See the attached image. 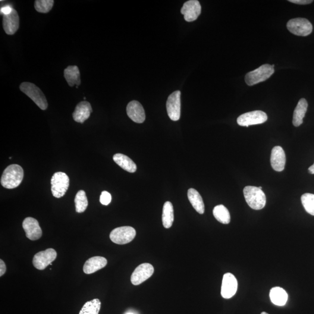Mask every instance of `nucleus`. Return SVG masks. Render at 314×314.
Masks as SVG:
<instances>
[{"label": "nucleus", "instance_id": "obj_16", "mask_svg": "<svg viewBox=\"0 0 314 314\" xmlns=\"http://www.w3.org/2000/svg\"><path fill=\"white\" fill-rule=\"evenodd\" d=\"M127 112L128 117L136 123L141 124L145 121V111L142 105L137 101L133 100L129 103Z\"/></svg>", "mask_w": 314, "mask_h": 314}, {"label": "nucleus", "instance_id": "obj_20", "mask_svg": "<svg viewBox=\"0 0 314 314\" xmlns=\"http://www.w3.org/2000/svg\"><path fill=\"white\" fill-rule=\"evenodd\" d=\"M113 159L116 164H117L126 171L134 173L137 170L136 164L133 161V160L127 156L120 153L116 154L113 157Z\"/></svg>", "mask_w": 314, "mask_h": 314}, {"label": "nucleus", "instance_id": "obj_3", "mask_svg": "<svg viewBox=\"0 0 314 314\" xmlns=\"http://www.w3.org/2000/svg\"><path fill=\"white\" fill-rule=\"evenodd\" d=\"M20 89L22 92L32 100L41 109L46 110L48 107V103L45 94L35 84L30 82H24L21 84Z\"/></svg>", "mask_w": 314, "mask_h": 314}, {"label": "nucleus", "instance_id": "obj_21", "mask_svg": "<svg viewBox=\"0 0 314 314\" xmlns=\"http://www.w3.org/2000/svg\"><path fill=\"white\" fill-rule=\"evenodd\" d=\"M307 108V100L305 99H300L293 113V124L294 127H299L303 123V119L305 117Z\"/></svg>", "mask_w": 314, "mask_h": 314}, {"label": "nucleus", "instance_id": "obj_36", "mask_svg": "<svg viewBox=\"0 0 314 314\" xmlns=\"http://www.w3.org/2000/svg\"><path fill=\"white\" fill-rule=\"evenodd\" d=\"M134 314V313H127V314Z\"/></svg>", "mask_w": 314, "mask_h": 314}, {"label": "nucleus", "instance_id": "obj_10", "mask_svg": "<svg viewBox=\"0 0 314 314\" xmlns=\"http://www.w3.org/2000/svg\"><path fill=\"white\" fill-rule=\"evenodd\" d=\"M181 94L180 91H175L168 97L166 102V109L169 118L177 121L181 117Z\"/></svg>", "mask_w": 314, "mask_h": 314}, {"label": "nucleus", "instance_id": "obj_32", "mask_svg": "<svg viewBox=\"0 0 314 314\" xmlns=\"http://www.w3.org/2000/svg\"><path fill=\"white\" fill-rule=\"evenodd\" d=\"M288 1L300 5L310 4L313 2L312 0H288Z\"/></svg>", "mask_w": 314, "mask_h": 314}, {"label": "nucleus", "instance_id": "obj_38", "mask_svg": "<svg viewBox=\"0 0 314 314\" xmlns=\"http://www.w3.org/2000/svg\"><path fill=\"white\" fill-rule=\"evenodd\" d=\"M259 188H260V189H262V187L260 186V187H259Z\"/></svg>", "mask_w": 314, "mask_h": 314}, {"label": "nucleus", "instance_id": "obj_26", "mask_svg": "<svg viewBox=\"0 0 314 314\" xmlns=\"http://www.w3.org/2000/svg\"><path fill=\"white\" fill-rule=\"evenodd\" d=\"M213 214L218 221L223 224H228L231 221V215L228 209L224 205H218L213 209Z\"/></svg>", "mask_w": 314, "mask_h": 314}, {"label": "nucleus", "instance_id": "obj_18", "mask_svg": "<svg viewBox=\"0 0 314 314\" xmlns=\"http://www.w3.org/2000/svg\"><path fill=\"white\" fill-rule=\"evenodd\" d=\"M93 111L90 104L86 101L81 102L78 104L72 114L75 121L78 123L83 124L90 117Z\"/></svg>", "mask_w": 314, "mask_h": 314}, {"label": "nucleus", "instance_id": "obj_30", "mask_svg": "<svg viewBox=\"0 0 314 314\" xmlns=\"http://www.w3.org/2000/svg\"><path fill=\"white\" fill-rule=\"evenodd\" d=\"M54 4L53 0H36L34 2V8L37 12L46 14L51 10Z\"/></svg>", "mask_w": 314, "mask_h": 314}, {"label": "nucleus", "instance_id": "obj_9", "mask_svg": "<svg viewBox=\"0 0 314 314\" xmlns=\"http://www.w3.org/2000/svg\"><path fill=\"white\" fill-rule=\"evenodd\" d=\"M57 256L56 251L53 249H48L40 251L34 255L33 264L39 270H43L54 262Z\"/></svg>", "mask_w": 314, "mask_h": 314}, {"label": "nucleus", "instance_id": "obj_4", "mask_svg": "<svg viewBox=\"0 0 314 314\" xmlns=\"http://www.w3.org/2000/svg\"><path fill=\"white\" fill-rule=\"evenodd\" d=\"M274 68L269 64H264L253 71L249 72L245 77L247 85L253 86L268 79L274 74Z\"/></svg>", "mask_w": 314, "mask_h": 314}, {"label": "nucleus", "instance_id": "obj_6", "mask_svg": "<svg viewBox=\"0 0 314 314\" xmlns=\"http://www.w3.org/2000/svg\"><path fill=\"white\" fill-rule=\"evenodd\" d=\"M287 28L291 33L296 36H307L312 33L313 27L310 22L306 18H297L288 21Z\"/></svg>", "mask_w": 314, "mask_h": 314}, {"label": "nucleus", "instance_id": "obj_24", "mask_svg": "<svg viewBox=\"0 0 314 314\" xmlns=\"http://www.w3.org/2000/svg\"><path fill=\"white\" fill-rule=\"evenodd\" d=\"M269 297L272 303L278 306H285L288 299L287 291L280 287L272 288L270 291Z\"/></svg>", "mask_w": 314, "mask_h": 314}, {"label": "nucleus", "instance_id": "obj_7", "mask_svg": "<svg viewBox=\"0 0 314 314\" xmlns=\"http://www.w3.org/2000/svg\"><path fill=\"white\" fill-rule=\"evenodd\" d=\"M136 232L131 227H122L114 229L110 234L109 237L113 243L117 244H125L131 242Z\"/></svg>", "mask_w": 314, "mask_h": 314}, {"label": "nucleus", "instance_id": "obj_5", "mask_svg": "<svg viewBox=\"0 0 314 314\" xmlns=\"http://www.w3.org/2000/svg\"><path fill=\"white\" fill-rule=\"evenodd\" d=\"M51 184L53 196L59 199L67 192L70 186V179L64 172H56L52 177Z\"/></svg>", "mask_w": 314, "mask_h": 314}, {"label": "nucleus", "instance_id": "obj_34", "mask_svg": "<svg viewBox=\"0 0 314 314\" xmlns=\"http://www.w3.org/2000/svg\"><path fill=\"white\" fill-rule=\"evenodd\" d=\"M6 271H7V267L5 263L2 260H0V276L4 275Z\"/></svg>", "mask_w": 314, "mask_h": 314}, {"label": "nucleus", "instance_id": "obj_15", "mask_svg": "<svg viewBox=\"0 0 314 314\" xmlns=\"http://www.w3.org/2000/svg\"><path fill=\"white\" fill-rule=\"evenodd\" d=\"M3 28L8 35H13L20 27V18L17 11L12 9L10 14L3 15Z\"/></svg>", "mask_w": 314, "mask_h": 314}, {"label": "nucleus", "instance_id": "obj_27", "mask_svg": "<svg viewBox=\"0 0 314 314\" xmlns=\"http://www.w3.org/2000/svg\"><path fill=\"white\" fill-rule=\"evenodd\" d=\"M101 305V301L98 298L87 301L84 304L79 314H99Z\"/></svg>", "mask_w": 314, "mask_h": 314}, {"label": "nucleus", "instance_id": "obj_25", "mask_svg": "<svg viewBox=\"0 0 314 314\" xmlns=\"http://www.w3.org/2000/svg\"><path fill=\"white\" fill-rule=\"evenodd\" d=\"M162 220L165 228L168 229L172 227L174 221V211L171 202L165 203L163 207Z\"/></svg>", "mask_w": 314, "mask_h": 314}, {"label": "nucleus", "instance_id": "obj_39", "mask_svg": "<svg viewBox=\"0 0 314 314\" xmlns=\"http://www.w3.org/2000/svg\"><path fill=\"white\" fill-rule=\"evenodd\" d=\"M77 89H78V86H76Z\"/></svg>", "mask_w": 314, "mask_h": 314}, {"label": "nucleus", "instance_id": "obj_28", "mask_svg": "<svg viewBox=\"0 0 314 314\" xmlns=\"http://www.w3.org/2000/svg\"><path fill=\"white\" fill-rule=\"evenodd\" d=\"M75 207L76 211L78 213H82L86 211L88 206V201L85 191L79 190L75 196Z\"/></svg>", "mask_w": 314, "mask_h": 314}, {"label": "nucleus", "instance_id": "obj_22", "mask_svg": "<svg viewBox=\"0 0 314 314\" xmlns=\"http://www.w3.org/2000/svg\"><path fill=\"white\" fill-rule=\"evenodd\" d=\"M64 77L70 86H78L81 83L80 71L77 66H69L64 70Z\"/></svg>", "mask_w": 314, "mask_h": 314}, {"label": "nucleus", "instance_id": "obj_1", "mask_svg": "<svg viewBox=\"0 0 314 314\" xmlns=\"http://www.w3.org/2000/svg\"><path fill=\"white\" fill-rule=\"evenodd\" d=\"M24 175V170L21 166L17 164L9 165L3 172L1 184L8 189H12L20 186L23 182Z\"/></svg>", "mask_w": 314, "mask_h": 314}, {"label": "nucleus", "instance_id": "obj_29", "mask_svg": "<svg viewBox=\"0 0 314 314\" xmlns=\"http://www.w3.org/2000/svg\"><path fill=\"white\" fill-rule=\"evenodd\" d=\"M301 203L306 211L310 214L314 216V194H304L301 197Z\"/></svg>", "mask_w": 314, "mask_h": 314}, {"label": "nucleus", "instance_id": "obj_35", "mask_svg": "<svg viewBox=\"0 0 314 314\" xmlns=\"http://www.w3.org/2000/svg\"><path fill=\"white\" fill-rule=\"evenodd\" d=\"M309 172L311 174H314V164L309 168Z\"/></svg>", "mask_w": 314, "mask_h": 314}, {"label": "nucleus", "instance_id": "obj_33", "mask_svg": "<svg viewBox=\"0 0 314 314\" xmlns=\"http://www.w3.org/2000/svg\"><path fill=\"white\" fill-rule=\"evenodd\" d=\"M13 9L14 8H12L11 7V6H9V5L4 6V7H3L1 8V14H2L3 15H8L9 14H10L12 11V9Z\"/></svg>", "mask_w": 314, "mask_h": 314}, {"label": "nucleus", "instance_id": "obj_11", "mask_svg": "<svg viewBox=\"0 0 314 314\" xmlns=\"http://www.w3.org/2000/svg\"><path fill=\"white\" fill-rule=\"evenodd\" d=\"M155 272L152 264L149 263H141L135 269L131 276V282L133 285H139L149 279Z\"/></svg>", "mask_w": 314, "mask_h": 314}, {"label": "nucleus", "instance_id": "obj_12", "mask_svg": "<svg viewBox=\"0 0 314 314\" xmlns=\"http://www.w3.org/2000/svg\"><path fill=\"white\" fill-rule=\"evenodd\" d=\"M237 281L235 276L231 274L227 273L223 277L221 295L226 299H229L235 296L237 290Z\"/></svg>", "mask_w": 314, "mask_h": 314}, {"label": "nucleus", "instance_id": "obj_2", "mask_svg": "<svg viewBox=\"0 0 314 314\" xmlns=\"http://www.w3.org/2000/svg\"><path fill=\"white\" fill-rule=\"evenodd\" d=\"M246 202L250 208L260 210L266 205V196L262 189L259 187L247 186L243 190Z\"/></svg>", "mask_w": 314, "mask_h": 314}, {"label": "nucleus", "instance_id": "obj_37", "mask_svg": "<svg viewBox=\"0 0 314 314\" xmlns=\"http://www.w3.org/2000/svg\"><path fill=\"white\" fill-rule=\"evenodd\" d=\"M268 314V313H266L265 312H262V314Z\"/></svg>", "mask_w": 314, "mask_h": 314}, {"label": "nucleus", "instance_id": "obj_17", "mask_svg": "<svg viewBox=\"0 0 314 314\" xmlns=\"http://www.w3.org/2000/svg\"><path fill=\"white\" fill-rule=\"evenodd\" d=\"M271 164L273 169L277 172L284 170L286 155L284 149L280 146H275L272 150Z\"/></svg>", "mask_w": 314, "mask_h": 314}, {"label": "nucleus", "instance_id": "obj_13", "mask_svg": "<svg viewBox=\"0 0 314 314\" xmlns=\"http://www.w3.org/2000/svg\"><path fill=\"white\" fill-rule=\"evenodd\" d=\"M202 12V7L199 1L190 0L183 5L181 9V13L184 15V20L187 22L196 21Z\"/></svg>", "mask_w": 314, "mask_h": 314}, {"label": "nucleus", "instance_id": "obj_23", "mask_svg": "<svg viewBox=\"0 0 314 314\" xmlns=\"http://www.w3.org/2000/svg\"><path fill=\"white\" fill-rule=\"evenodd\" d=\"M188 200L192 205L193 208L200 214H203L205 211V207L202 196L194 188H190L187 192Z\"/></svg>", "mask_w": 314, "mask_h": 314}, {"label": "nucleus", "instance_id": "obj_31", "mask_svg": "<svg viewBox=\"0 0 314 314\" xmlns=\"http://www.w3.org/2000/svg\"><path fill=\"white\" fill-rule=\"evenodd\" d=\"M111 194L106 191H104L102 193L101 196L100 198V202L103 205L108 206V204L111 202Z\"/></svg>", "mask_w": 314, "mask_h": 314}, {"label": "nucleus", "instance_id": "obj_14", "mask_svg": "<svg viewBox=\"0 0 314 314\" xmlns=\"http://www.w3.org/2000/svg\"><path fill=\"white\" fill-rule=\"evenodd\" d=\"M23 227L26 237L31 240L39 239L42 236V231L39 222L36 219L27 217L24 219Z\"/></svg>", "mask_w": 314, "mask_h": 314}, {"label": "nucleus", "instance_id": "obj_8", "mask_svg": "<svg viewBox=\"0 0 314 314\" xmlns=\"http://www.w3.org/2000/svg\"><path fill=\"white\" fill-rule=\"evenodd\" d=\"M268 119L266 113L262 111H254L241 115L237 119L238 125L241 127H249V126L264 123Z\"/></svg>", "mask_w": 314, "mask_h": 314}, {"label": "nucleus", "instance_id": "obj_19", "mask_svg": "<svg viewBox=\"0 0 314 314\" xmlns=\"http://www.w3.org/2000/svg\"><path fill=\"white\" fill-rule=\"evenodd\" d=\"M107 264V260L105 257L96 256L86 261L83 266V272L86 274H92L105 268Z\"/></svg>", "mask_w": 314, "mask_h": 314}]
</instances>
